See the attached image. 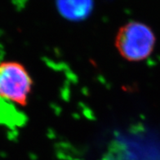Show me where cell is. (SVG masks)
Wrapping results in <instances>:
<instances>
[{"instance_id": "2", "label": "cell", "mask_w": 160, "mask_h": 160, "mask_svg": "<svg viewBox=\"0 0 160 160\" xmlns=\"http://www.w3.org/2000/svg\"><path fill=\"white\" fill-rule=\"evenodd\" d=\"M33 84L31 76L21 63L17 61L0 63V98L26 106Z\"/></svg>"}, {"instance_id": "1", "label": "cell", "mask_w": 160, "mask_h": 160, "mask_svg": "<svg viewBox=\"0 0 160 160\" xmlns=\"http://www.w3.org/2000/svg\"><path fill=\"white\" fill-rule=\"evenodd\" d=\"M155 42V34L149 25L131 21L119 28L114 44L121 57L127 61L137 62L151 55Z\"/></svg>"}, {"instance_id": "3", "label": "cell", "mask_w": 160, "mask_h": 160, "mask_svg": "<svg viewBox=\"0 0 160 160\" xmlns=\"http://www.w3.org/2000/svg\"><path fill=\"white\" fill-rule=\"evenodd\" d=\"M60 14L71 21H83L93 9V0H57Z\"/></svg>"}]
</instances>
